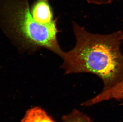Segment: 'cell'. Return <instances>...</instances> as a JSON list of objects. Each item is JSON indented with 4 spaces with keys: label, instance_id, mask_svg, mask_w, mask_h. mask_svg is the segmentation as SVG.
<instances>
[{
    "label": "cell",
    "instance_id": "cell-1",
    "mask_svg": "<svg viewBox=\"0 0 123 122\" xmlns=\"http://www.w3.org/2000/svg\"><path fill=\"white\" fill-rule=\"evenodd\" d=\"M76 40L74 47L65 52L62 68L67 74L91 73L98 76L105 90L123 79V55L121 44L123 33H92L73 23Z\"/></svg>",
    "mask_w": 123,
    "mask_h": 122
},
{
    "label": "cell",
    "instance_id": "cell-2",
    "mask_svg": "<svg viewBox=\"0 0 123 122\" xmlns=\"http://www.w3.org/2000/svg\"><path fill=\"white\" fill-rule=\"evenodd\" d=\"M0 8V23L10 38L22 49L45 48L62 58L63 52L58 43L57 21L48 25L34 20L28 0H3Z\"/></svg>",
    "mask_w": 123,
    "mask_h": 122
},
{
    "label": "cell",
    "instance_id": "cell-3",
    "mask_svg": "<svg viewBox=\"0 0 123 122\" xmlns=\"http://www.w3.org/2000/svg\"><path fill=\"white\" fill-rule=\"evenodd\" d=\"M31 12L34 20L42 25H48L55 21L48 0H37L33 4Z\"/></svg>",
    "mask_w": 123,
    "mask_h": 122
},
{
    "label": "cell",
    "instance_id": "cell-4",
    "mask_svg": "<svg viewBox=\"0 0 123 122\" xmlns=\"http://www.w3.org/2000/svg\"><path fill=\"white\" fill-rule=\"evenodd\" d=\"M115 100L121 101L123 104V79L110 89L102 90L95 97L85 102V105L89 106L104 101Z\"/></svg>",
    "mask_w": 123,
    "mask_h": 122
},
{
    "label": "cell",
    "instance_id": "cell-5",
    "mask_svg": "<svg viewBox=\"0 0 123 122\" xmlns=\"http://www.w3.org/2000/svg\"><path fill=\"white\" fill-rule=\"evenodd\" d=\"M21 122H57L39 107L30 109L26 112Z\"/></svg>",
    "mask_w": 123,
    "mask_h": 122
},
{
    "label": "cell",
    "instance_id": "cell-6",
    "mask_svg": "<svg viewBox=\"0 0 123 122\" xmlns=\"http://www.w3.org/2000/svg\"><path fill=\"white\" fill-rule=\"evenodd\" d=\"M62 119V122H92L89 116L75 109L64 115Z\"/></svg>",
    "mask_w": 123,
    "mask_h": 122
},
{
    "label": "cell",
    "instance_id": "cell-7",
    "mask_svg": "<svg viewBox=\"0 0 123 122\" xmlns=\"http://www.w3.org/2000/svg\"><path fill=\"white\" fill-rule=\"evenodd\" d=\"M89 3H92L96 4H104L109 3L111 2V0H87Z\"/></svg>",
    "mask_w": 123,
    "mask_h": 122
},
{
    "label": "cell",
    "instance_id": "cell-8",
    "mask_svg": "<svg viewBox=\"0 0 123 122\" xmlns=\"http://www.w3.org/2000/svg\"></svg>",
    "mask_w": 123,
    "mask_h": 122
}]
</instances>
